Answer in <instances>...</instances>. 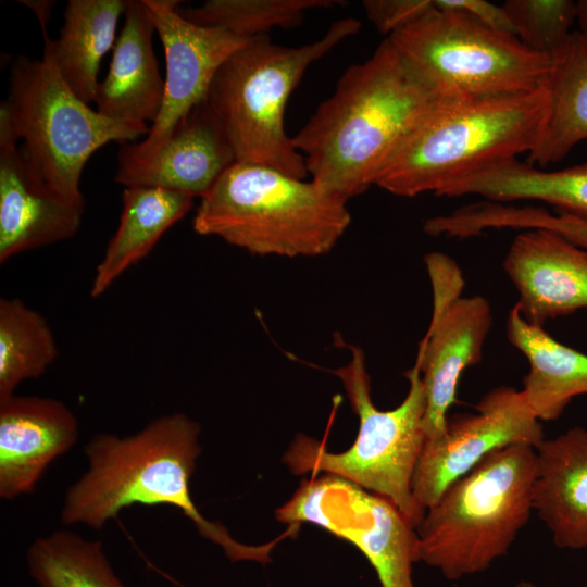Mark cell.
<instances>
[{
  "label": "cell",
  "instance_id": "cell-1",
  "mask_svg": "<svg viewBox=\"0 0 587 587\" xmlns=\"http://www.w3.org/2000/svg\"><path fill=\"white\" fill-rule=\"evenodd\" d=\"M450 101L417 78L386 38L345 71L292 138L311 180L348 202L375 185L411 133Z\"/></svg>",
  "mask_w": 587,
  "mask_h": 587
},
{
  "label": "cell",
  "instance_id": "cell-2",
  "mask_svg": "<svg viewBox=\"0 0 587 587\" xmlns=\"http://www.w3.org/2000/svg\"><path fill=\"white\" fill-rule=\"evenodd\" d=\"M199 437V424L178 412L124 437L95 435L85 446L87 469L65 492L61 522L99 530L129 507L167 505L187 516L230 561H257L260 546L236 540L222 524L207 520L191 498Z\"/></svg>",
  "mask_w": 587,
  "mask_h": 587
},
{
  "label": "cell",
  "instance_id": "cell-3",
  "mask_svg": "<svg viewBox=\"0 0 587 587\" xmlns=\"http://www.w3.org/2000/svg\"><path fill=\"white\" fill-rule=\"evenodd\" d=\"M350 222L347 201L313 180L235 162L200 198L192 227L254 255L313 258L328 253Z\"/></svg>",
  "mask_w": 587,
  "mask_h": 587
},
{
  "label": "cell",
  "instance_id": "cell-4",
  "mask_svg": "<svg viewBox=\"0 0 587 587\" xmlns=\"http://www.w3.org/2000/svg\"><path fill=\"white\" fill-rule=\"evenodd\" d=\"M548 103L547 86L450 101L411 133L382 168L375 186L399 197L436 195L490 164L530 153L541 139Z\"/></svg>",
  "mask_w": 587,
  "mask_h": 587
},
{
  "label": "cell",
  "instance_id": "cell-5",
  "mask_svg": "<svg viewBox=\"0 0 587 587\" xmlns=\"http://www.w3.org/2000/svg\"><path fill=\"white\" fill-rule=\"evenodd\" d=\"M536 450L511 445L452 483L416 527L419 561L458 580L504 557L534 512Z\"/></svg>",
  "mask_w": 587,
  "mask_h": 587
},
{
  "label": "cell",
  "instance_id": "cell-6",
  "mask_svg": "<svg viewBox=\"0 0 587 587\" xmlns=\"http://www.w3.org/2000/svg\"><path fill=\"white\" fill-rule=\"evenodd\" d=\"M360 28L352 17L335 21L321 38L298 47L258 37L221 65L205 100L236 162L270 166L300 179L309 176L304 158L285 129L288 99L313 63Z\"/></svg>",
  "mask_w": 587,
  "mask_h": 587
},
{
  "label": "cell",
  "instance_id": "cell-7",
  "mask_svg": "<svg viewBox=\"0 0 587 587\" xmlns=\"http://www.w3.org/2000/svg\"><path fill=\"white\" fill-rule=\"evenodd\" d=\"M341 342L349 348L350 360L333 373L359 417L357 438L349 449L334 453L324 441L299 434L283 461L297 475L329 474L384 497L417 527L425 511L413 497L412 478L426 441V400L420 369L414 363L405 373L409 390L402 402L383 411L372 399L364 351Z\"/></svg>",
  "mask_w": 587,
  "mask_h": 587
},
{
  "label": "cell",
  "instance_id": "cell-8",
  "mask_svg": "<svg viewBox=\"0 0 587 587\" xmlns=\"http://www.w3.org/2000/svg\"><path fill=\"white\" fill-rule=\"evenodd\" d=\"M387 38L414 75L448 99L535 91L547 86L552 66V57L458 9L435 5Z\"/></svg>",
  "mask_w": 587,
  "mask_h": 587
},
{
  "label": "cell",
  "instance_id": "cell-9",
  "mask_svg": "<svg viewBox=\"0 0 587 587\" xmlns=\"http://www.w3.org/2000/svg\"><path fill=\"white\" fill-rule=\"evenodd\" d=\"M30 163L62 198L85 207L80 177L89 158L110 141L147 136L145 123L109 118L82 101L62 78L49 49L40 60L17 57L2 101Z\"/></svg>",
  "mask_w": 587,
  "mask_h": 587
},
{
  "label": "cell",
  "instance_id": "cell-10",
  "mask_svg": "<svg viewBox=\"0 0 587 587\" xmlns=\"http://www.w3.org/2000/svg\"><path fill=\"white\" fill-rule=\"evenodd\" d=\"M275 516L292 530L311 523L351 542L369 560L382 587H415L416 527L386 498L334 475H312Z\"/></svg>",
  "mask_w": 587,
  "mask_h": 587
},
{
  "label": "cell",
  "instance_id": "cell-11",
  "mask_svg": "<svg viewBox=\"0 0 587 587\" xmlns=\"http://www.w3.org/2000/svg\"><path fill=\"white\" fill-rule=\"evenodd\" d=\"M425 262L433 288V312L415 364L426 400L423 429L426 439H435L446 430L448 410L455 401L463 371L482 360L492 314L484 297H460L463 279L452 259L434 252L425 257Z\"/></svg>",
  "mask_w": 587,
  "mask_h": 587
},
{
  "label": "cell",
  "instance_id": "cell-12",
  "mask_svg": "<svg viewBox=\"0 0 587 587\" xmlns=\"http://www.w3.org/2000/svg\"><path fill=\"white\" fill-rule=\"evenodd\" d=\"M544 439L540 421L523 391L496 387L483 396L474 413L448 417L445 433L426 439L412 478L413 497L426 512L491 452L511 445L536 448Z\"/></svg>",
  "mask_w": 587,
  "mask_h": 587
},
{
  "label": "cell",
  "instance_id": "cell-13",
  "mask_svg": "<svg viewBox=\"0 0 587 587\" xmlns=\"http://www.w3.org/2000/svg\"><path fill=\"white\" fill-rule=\"evenodd\" d=\"M142 1L163 45L166 75L162 107L148 135L140 142L122 143L118 154L129 158L153 152L183 116L207 99L221 65L254 39L188 21L177 9L179 1Z\"/></svg>",
  "mask_w": 587,
  "mask_h": 587
},
{
  "label": "cell",
  "instance_id": "cell-14",
  "mask_svg": "<svg viewBox=\"0 0 587 587\" xmlns=\"http://www.w3.org/2000/svg\"><path fill=\"white\" fill-rule=\"evenodd\" d=\"M4 107L0 105V263L33 249L73 237L84 208L57 193L17 148Z\"/></svg>",
  "mask_w": 587,
  "mask_h": 587
},
{
  "label": "cell",
  "instance_id": "cell-15",
  "mask_svg": "<svg viewBox=\"0 0 587 587\" xmlns=\"http://www.w3.org/2000/svg\"><path fill=\"white\" fill-rule=\"evenodd\" d=\"M235 162L225 130L204 100L150 154H118L114 179L125 187H161L201 198Z\"/></svg>",
  "mask_w": 587,
  "mask_h": 587
},
{
  "label": "cell",
  "instance_id": "cell-16",
  "mask_svg": "<svg viewBox=\"0 0 587 587\" xmlns=\"http://www.w3.org/2000/svg\"><path fill=\"white\" fill-rule=\"evenodd\" d=\"M502 267L519 295L514 305L533 325L587 308V250L557 233L521 230Z\"/></svg>",
  "mask_w": 587,
  "mask_h": 587
},
{
  "label": "cell",
  "instance_id": "cell-17",
  "mask_svg": "<svg viewBox=\"0 0 587 587\" xmlns=\"http://www.w3.org/2000/svg\"><path fill=\"white\" fill-rule=\"evenodd\" d=\"M78 422L62 401L13 395L0 400V498L34 492L50 464L78 439Z\"/></svg>",
  "mask_w": 587,
  "mask_h": 587
},
{
  "label": "cell",
  "instance_id": "cell-18",
  "mask_svg": "<svg viewBox=\"0 0 587 587\" xmlns=\"http://www.w3.org/2000/svg\"><path fill=\"white\" fill-rule=\"evenodd\" d=\"M154 32L143 1L126 0L124 24L113 46L108 74L99 83L95 98L96 110L102 115L145 124L157 120L164 80L153 49Z\"/></svg>",
  "mask_w": 587,
  "mask_h": 587
},
{
  "label": "cell",
  "instance_id": "cell-19",
  "mask_svg": "<svg viewBox=\"0 0 587 587\" xmlns=\"http://www.w3.org/2000/svg\"><path fill=\"white\" fill-rule=\"evenodd\" d=\"M535 450L534 512L558 548H587V428L545 438Z\"/></svg>",
  "mask_w": 587,
  "mask_h": 587
},
{
  "label": "cell",
  "instance_id": "cell-20",
  "mask_svg": "<svg viewBox=\"0 0 587 587\" xmlns=\"http://www.w3.org/2000/svg\"><path fill=\"white\" fill-rule=\"evenodd\" d=\"M507 335L527 359L522 391L539 421L558 420L575 397L587 395V354L528 323L515 305L508 315Z\"/></svg>",
  "mask_w": 587,
  "mask_h": 587
},
{
  "label": "cell",
  "instance_id": "cell-21",
  "mask_svg": "<svg viewBox=\"0 0 587 587\" xmlns=\"http://www.w3.org/2000/svg\"><path fill=\"white\" fill-rule=\"evenodd\" d=\"M193 199L161 187H125L120 224L96 267L90 296H102L123 273L146 258L162 235L191 210Z\"/></svg>",
  "mask_w": 587,
  "mask_h": 587
},
{
  "label": "cell",
  "instance_id": "cell-22",
  "mask_svg": "<svg viewBox=\"0 0 587 587\" xmlns=\"http://www.w3.org/2000/svg\"><path fill=\"white\" fill-rule=\"evenodd\" d=\"M469 195L501 203L540 201L587 218V163L545 171L512 158L457 179L436 193L444 197Z\"/></svg>",
  "mask_w": 587,
  "mask_h": 587
},
{
  "label": "cell",
  "instance_id": "cell-23",
  "mask_svg": "<svg viewBox=\"0 0 587 587\" xmlns=\"http://www.w3.org/2000/svg\"><path fill=\"white\" fill-rule=\"evenodd\" d=\"M124 0H70L58 39L43 35L45 48L67 86L85 103L95 102L102 58L113 48Z\"/></svg>",
  "mask_w": 587,
  "mask_h": 587
},
{
  "label": "cell",
  "instance_id": "cell-24",
  "mask_svg": "<svg viewBox=\"0 0 587 587\" xmlns=\"http://www.w3.org/2000/svg\"><path fill=\"white\" fill-rule=\"evenodd\" d=\"M547 90L544 133L526 162L538 168L559 162L587 140V37L578 30L552 55Z\"/></svg>",
  "mask_w": 587,
  "mask_h": 587
},
{
  "label": "cell",
  "instance_id": "cell-25",
  "mask_svg": "<svg viewBox=\"0 0 587 587\" xmlns=\"http://www.w3.org/2000/svg\"><path fill=\"white\" fill-rule=\"evenodd\" d=\"M28 573L38 587H126L100 540L70 530L37 538L27 549Z\"/></svg>",
  "mask_w": 587,
  "mask_h": 587
},
{
  "label": "cell",
  "instance_id": "cell-26",
  "mask_svg": "<svg viewBox=\"0 0 587 587\" xmlns=\"http://www.w3.org/2000/svg\"><path fill=\"white\" fill-rule=\"evenodd\" d=\"M59 348L48 321L18 298L0 299V400L20 384L40 377Z\"/></svg>",
  "mask_w": 587,
  "mask_h": 587
},
{
  "label": "cell",
  "instance_id": "cell-27",
  "mask_svg": "<svg viewBox=\"0 0 587 587\" xmlns=\"http://www.w3.org/2000/svg\"><path fill=\"white\" fill-rule=\"evenodd\" d=\"M344 4L338 0H209L179 10L188 21L242 38L264 37L274 27H295L310 10Z\"/></svg>",
  "mask_w": 587,
  "mask_h": 587
},
{
  "label": "cell",
  "instance_id": "cell-28",
  "mask_svg": "<svg viewBox=\"0 0 587 587\" xmlns=\"http://www.w3.org/2000/svg\"><path fill=\"white\" fill-rule=\"evenodd\" d=\"M462 224L470 236H477L486 229H547L587 250V218L561 210L552 213L542 207H517L486 200L469 204L463 212Z\"/></svg>",
  "mask_w": 587,
  "mask_h": 587
},
{
  "label": "cell",
  "instance_id": "cell-29",
  "mask_svg": "<svg viewBox=\"0 0 587 587\" xmlns=\"http://www.w3.org/2000/svg\"><path fill=\"white\" fill-rule=\"evenodd\" d=\"M502 8L519 40L550 57L563 46L576 22V2L571 0H508Z\"/></svg>",
  "mask_w": 587,
  "mask_h": 587
},
{
  "label": "cell",
  "instance_id": "cell-30",
  "mask_svg": "<svg viewBox=\"0 0 587 587\" xmlns=\"http://www.w3.org/2000/svg\"><path fill=\"white\" fill-rule=\"evenodd\" d=\"M362 7L369 21L390 36L435 8L434 0H364Z\"/></svg>",
  "mask_w": 587,
  "mask_h": 587
},
{
  "label": "cell",
  "instance_id": "cell-31",
  "mask_svg": "<svg viewBox=\"0 0 587 587\" xmlns=\"http://www.w3.org/2000/svg\"><path fill=\"white\" fill-rule=\"evenodd\" d=\"M434 2L437 8L465 11L494 29L514 35L513 26L502 5L484 0H434Z\"/></svg>",
  "mask_w": 587,
  "mask_h": 587
},
{
  "label": "cell",
  "instance_id": "cell-32",
  "mask_svg": "<svg viewBox=\"0 0 587 587\" xmlns=\"http://www.w3.org/2000/svg\"><path fill=\"white\" fill-rule=\"evenodd\" d=\"M22 4L32 9L36 16L39 20V24L42 30V35L48 34L47 33V25L49 23L50 14H51V8L53 5V1H47V0H23L20 1Z\"/></svg>",
  "mask_w": 587,
  "mask_h": 587
},
{
  "label": "cell",
  "instance_id": "cell-33",
  "mask_svg": "<svg viewBox=\"0 0 587 587\" xmlns=\"http://www.w3.org/2000/svg\"><path fill=\"white\" fill-rule=\"evenodd\" d=\"M576 22L579 28L578 32L587 37V0L576 2Z\"/></svg>",
  "mask_w": 587,
  "mask_h": 587
},
{
  "label": "cell",
  "instance_id": "cell-34",
  "mask_svg": "<svg viewBox=\"0 0 587 587\" xmlns=\"http://www.w3.org/2000/svg\"><path fill=\"white\" fill-rule=\"evenodd\" d=\"M514 587H537L535 584L528 580H520Z\"/></svg>",
  "mask_w": 587,
  "mask_h": 587
}]
</instances>
